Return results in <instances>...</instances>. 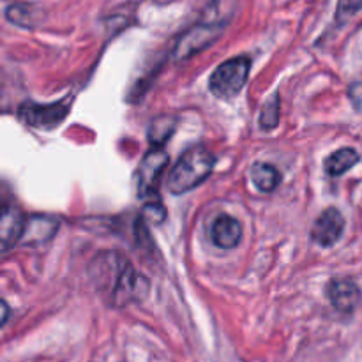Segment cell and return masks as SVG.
Returning a JSON list of instances; mask_svg holds the SVG:
<instances>
[{"label":"cell","instance_id":"cell-11","mask_svg":"<svg viewBox=\"0 0 362 362\" xmlns=\"http://www.w3.org/2000/svg\"><path fill=\"white\" fill-rule=\"evenodd\" d=\"M57 230H59V221L57 219L46 218V216H32L28 221H25V230L20 243L41 244L45 240L52 239Z\"/></svg>","mask_w":362,"mask_h":362},{"label":"cell","instance_id":"cell-13","mask_svg":"<svg viewBox=\"0 0 362 362\" xmlns=\"http://www.w3.org/2000/svg\"><path fill=\"white\" fill-rule=\"evenodd\" d=\"M251 177H253L255 187L262 193H272L281 184V173L269 163H255L251 168Z\"/></svg>","mask_w":362,"mask_h":362},{"label":"cell","instance_id":"cell-1","mask_svg":"<svg viewBox=\"0 0 362 362\" xmlns=\"http://www.w3.org/2000/svg\"><path fill=\"white\" fill-rule=\"evenodd\" d=\"M233 0H211L202 20L177 41L175 59L186 60L216 41L233 14Z\"/></svg>","mask_w":362,"mask_h":362},{"label":"cell","instance_id":"cell-7","mask_svg":"<svg viewBox=\"0 0 362 362\" xmlns=\"http://www.w3.org/2000/svg\"><path fill=\"white\" fill-rule=\"evenodd\" d=\"M345 218L336 207H329L318 216L311 230V239L320 247H332L343 235Z\"/></svg>","mask_w":362,"mask_h":362},{"label":"cell","instance_id":"cell-4","mask_svg":"<svg viewBox=\"0 0 362 362\" xmlns=\"http://www.w3.org/2000/svg\"><path fill=\"white\" fill-rule=\"evenodd\" d=\"M148 290H151L148 279L138 274L133 265L127 262L110 292V304L115 308H124L131 303H138L147 297Z\"/></svg>","mask_w":362,"mask_h":362},{"label":"cell","instance_id":"cell-9","mask_svg":"<svg viewBox=\"0 0 362 362\" xmlns=\"http://www.w3.org/2000/svg\"><path fill=\"white\" fill-rule=\"evenodd\" d=\"M211 239L219 250H233L243 239V226L233 216L221 214L212 223Z\"/></svg>","mask_w":362,"mask_h":362},{"label":"cell","instance_id":"cell-8","mask_svg":"<svg viewBox=\"0 0 362 362\" xmlns=\"http://www.w3.org/2000/svg\"><path fill=\"white\" fill-rule=\"evenodd\" d=\"M329 303L336 311L352 315L361 303V288L352 279H332L325 288Z\"/></svg>","mask_w":362,"mask_h":362},{"label":"cell","instance_id":"cell-17","mask_svg":"<svg viewBox=\"0 0 362 362\" xmlns=\"http://www.w3.org/2000/svg\"><path fill=\"white\" fill-rule=\"evenodd\" d=\"M349 95L352 105L357 108V112H362V81H359V83H354L352 87H350Z\"/></svg>","mask_w":362,"mask_h":362},{"label":"cell","instance_id":"cell-15","mask_svg":"<svg viewBox=\"0 0 362 362\" xmlns=\"http://www.w3.org/2000/svg\"><path fill=\"white\" fill-rule=\"evenodd\" d=\"M279 122V98L278 94H274L271 98V101H267L262 108L260 113V127L262 129H274Z\"/></svg>","mask_w":362,"mask_h":362},{"label":"cell","instance_id":"cell-14","mask_svg":"<svg viewBox=\"0 0 362 362\" xmlns=\"http://www.w3.org/2000/svg\"><path fill=\"white\" fill-rule=\"evenodd\" d=\"M177 119L173 115H159L148 127V141L152 147H165L166 141L175 133Z\"/></svg>","mask_w":362,"mask_h":362},{"label":"cell","instance_id":"cell-18","mask_svg":"<svg viewBox=\"0 0 362 362\" xmlns=\"http://www.w3.org/2000/svg\"><path fill=\"white\" fill-rule=\"evenodd\" d=\"M7 317H9V306H7V303L4 300L2 303V324H6Z\"/></svg>","mask_w":362,"mask_h":362},{"label":"cell","instance_id":"cell-2","mask_svg":"<svg viewBox=\"0 0 362 362\" xmlns=\"http://www.w3.org/2000/svg\"><path fill=\"white\" fill-rule=\"evenodd\" d=\"M216 158L202 145L191 147L180 156L168 177V189L172 194H184L200 186L212 173Z\"/></svg>","mask_w":362,"mask_h":362},{"label":"cell","instance_id":"cell-3","mask_svg":"<svg viewBox=\"0 0 362 362\" xmlns=\"http://www.w3.org/2000/svg\"><path fill=\"white\" fill-rule=\"evenodd\" d=\"M250 57H233L212 73L209 88L219 99H232L239 94L250 76Z\"/></svg>","mask_w":362,"mask_h":362},{"label":"cell","instance_id":"cell-5","mask_svg":"<svg viewBox=\"0 0 362 362\" xmlns=\"http://www.w3.org/2000/svg\"><path fill=\"white\" fill-rule=\"evenodd\" d=\"M69 113V106L66 101L52 103V105H37V103L25 101L18 108V117L27 126L37 127V129H53L59 126Z\"/></svg>","mask_w":362,"mask_h":362},{"label":"cell","instance_id":"cell-16","mask_svg":"<svg viewBox=\"0 0 362 362\" xmlns=\"http://www.w3.org/2000/svg\"><path fill=\"white\" fill-rule=\"evenodd\" d=\"M362 9V0H338L336 7V25L343 27Z\"/></svg>","mask_w":362,"mask_h":362},{"label":"cell","instance_id":"cell-12","mask_svg":"<svg viewBox=\"0 0 362 362\" xmlns=\"http://www.w3.org/2000/svg\"><path fill=\"white\" fill-rule=\"evenodd\" d=\"M361 161V156L357 154L356 148L343 147L339 151L332 152L327 159L324 161L325 172L331 177H339L343 173H346L349 170H352L357 163Z\"/></svg>","mask_w":362,"mask_h":362},{"label":"cell","instance_id":"cell-6","mask_svg":"<svg viewBox=\"0 0 362 362\" xmlns=\"http://www.w3.org/2000/svg\"><path fill=\"white\" fill-rule=\"evenodd\" d=\"M166 165H168V154L163 147H154L145 154L138 170V197L147 198L154 194L159 177Z\"/></svg>","mask_w":362,"mask_h":362},{"label":"cell","instance_id":"cell-10","mask_svg":"<svg viewBox=\"0 0 362 362\" xmlns=\"http://www.w3.org/2000/svg\"><path fill=\"white\" fill-rule=\"evenodd\" d=\"M25 230V219L16 207H6L0 219V237H2V250L7 251L11 246L20 243Z\"/></svg>","mask_w":362,"mask_h":362}]
</instances>
